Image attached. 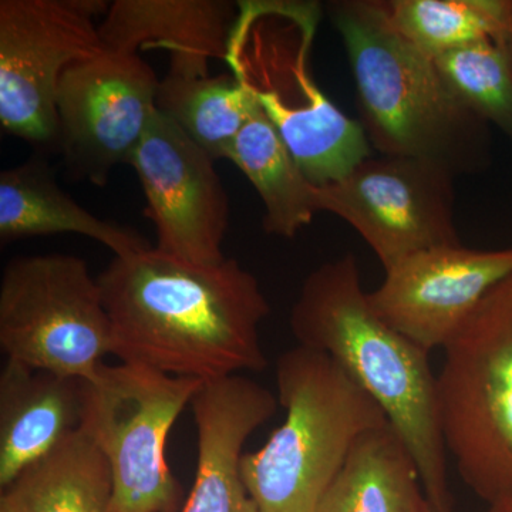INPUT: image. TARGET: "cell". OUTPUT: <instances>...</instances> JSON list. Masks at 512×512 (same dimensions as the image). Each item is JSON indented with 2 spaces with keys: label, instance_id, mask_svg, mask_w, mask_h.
Wrapping results in <instances>:
<instances>
[{
  "label": "cell",
  "instance_id": "1",
  "mask_svg": "<svg viewBox=\"0 0 512 512\" xmlns=\"http://www.w3.org/2000/svg\"><path fill=\"white\" fill-rule=\"evenodd\" d=\"M97 279L120 362L201 382L268 365L259 329L271 306L237 259L200 265L151 247L114 256Z\"/></svg>",
  "mask_w": 512,
  "mask_h": 512
},
{
  "label": "cell",
  "instance_id": "2",
  "mask_svg": "<svg viewBox=\"0 0 512 512\" xmlns=\"http://www.w3.org/2000/svg\"><path fill=\"white\" fill-rule=\"evenodd\" d=\"M289 325L299 346L332 357L382 407L419 467L429 503L453 505L430 353L373 311L355 255L340 256L309 274Z\"/></svg>",
  "mask_w": 512,
  "mask_h": 512
},
{
  "label": "cell",
  "instance_id": "3",
  "mask_svg": "<svg viewBox=\"0 0 512 512\" xmlns=\"http://www.w3.org/2000/svg\"><path fill=\"white\" fill-rule=\"evenodd\" d=\"M328 9L348 52L370 147L430 161L456 177L485 170L490 124L451 92L433 57L394 29L384 0H342Z\"/></svg>",
  "mask_w": 512,
  "mask_h": 512
},
{
  "label": "cell",
  "instance_id": "4",
  "mask_svg": "<svg viewBox=\"0 0 512 512\" xmlns=\"http://www.w3.org/2000/svg\"><path fill=\"white\" fill-rule=\"evenodd\" d=\"M320 18L312 0H242L224 60L316 187L372 156L362 124L329 100L312 72Z\"/></svg>",
  "mask_w": 512,
  "mask_h": 512
},
{
  "label": "cell",
  "instance_id": "5",
  "mask_svg": "<svg viewBox=\"0 0 512 512\" xmlns=\"http://www.w3.org/2000/svg\"><path fill=\"white\" fill-rule=\"evenodd\" d=\"M284 423L245 453L242 480L258 512H318L350 451L386 413L325 353L296 346L276 360Z\"/></svg>",
  "mask_w": 512,
  "mask_h": 512
},
{
  "label": "cell",
  "instance_id": "6",
  "mask_svg": "<svg viewBox=\"0 0 512 512\" xmlns=\"http://www.w3.org/2000/svg\"><path fill=\"white\" fill-rule=\"evenodd\" d=\"M441 429L461 480L488 505L512 503V274L444 349Z\"/></svg>",
  "mask_w": 512,
  "mask_h": 512
},
{
  "label": "cell",
  "instance_id": "7",
  "mask_svg": "<svg viewBox=\"0 0 512 512\" xmlns=\"http://www.w3.org/2000/svg\"><path fill=\"white\" fill-rule=\"evenodd\" d=\"M0 349L6 360L92 382L114 355L99 279L84 259L39 254L12 259L0 282Z\"/></svg>",
  "mask_w": 512,
  "mask_h": 512
},
{
  "label": "cell",
  "instance_id": "8",
  "mask_svg": "<svg viewBox=\"0 0 512 512\" xmlns=\"http://www.w3.org/2000/svg\"><path fill=\"white\" fill-rule=\"evenodd\" d=\"M202 383L124 362L101 366L89 382L82 430L109 464L113 512L177 510L181 485L168 466V434Z\"/></svg>",
  "mask_w": 512,
  "mask_h": 512
},
{
  "label": "cell",
  "instance_id": "9",
  "mask_svg": "<svg viewBox=\"0 0 512 512\" xmlns=\"http://www.w3.org/2000/svg\"><path fill=\"white\" fill-rule=\"evenodd\" d=\"M104 0L0 2V124L26 143L59 150L57 90L73 64L104 50Z\"/></svg>",
  "mask_w": 512,
  "mask_h": 512
},
{
  "label": "cell",
  "instance_id": "10",
  "mask_svg": "<svg viewBox=\"0 0 512 512\" xmlns=\"http://www.w3.org/2000/svg\"><path fill=\"white\" fill-rule=\"evenodd\" d=\"M454 180L430 161L372 154L345 177L318 187L319 211L355 229L386 272L424 249L461 244Z\"/></svg>",
  "mask_w": 512,
  "mask_h": 512
},
{
  "label": "cell",
  "instance_id": "11",
  "mask_svg": "<svg viewBox=\"0 0 512 512\" xmlns=\"http://www.w3.org/2000/svg\"><path fill=\"white\" fill-rule=\"evenodd\" d=\"M158 83L140 56L106 49L64 72L59 151L74 177L103 187L117 165H130L157 109Z\"/></svg>",
  "mask_w": 512,
  "mask_h": 512
},
{
  "label": "cell",
  "instance_id": "12",
  "mask_svg": "<svg viewBox=\"0 0 512 512\" xmlns=\"http://www.w3.org/2000/svg\"><path fill=\"white\" fill-rule=\"evenodd\" d=\"M212 160L156 109L131 158L153 221L157 249L200 265L224 262L227 192Z\"/></svg>",
  "mask_w": 512,
  "mask_h": 512
},
{
  "label": "cell",
  "instance_id": "13",
  "mask_svg": "<svg viewBox=\"0 0 512 512\" xmlns=\"http://www.w3.org/2000/svg\"><path fill=\"white\" fill-rule=\"evenodd\" d=\"M384 274L382 285L369 292L373 311L430 353L446 349L485 295L512 274V247L424 249Z\"/></svg>",
  "mask_w": 512,
  "mask_h": 512
},
{
  "label": "cell",
  "instance_id": "14",
  "mask_svg": "<svg viewBox=\"0 0 512 512\" xmlns=\"http://www.w3.org/2000/svg\"><path fill=\"white\" fill-rule=\"evenodd\" d=\"M276 397L241 375L205 382L192 399L197 473L181 512H258L242 480L249 437L276 413Z\"/></svg>",
  "mask_w": 512,
  "mask_h": 512
},
{
  "label": "cell",
  "instance_id": "15",
  "mask_svg": "<svg viewBox=\"0 0 512 512\" xmlns=\"http://www.w3.org/2000/svg\"><path fill=\"white\" fill-rule=\"evenodd\" d=\"M89 382L6 360L0 372V487L82 430Z\"/></svg>",
  "mask_w": 512,
  "mask_h": 512
},
{
  "label": "cell",
  "instance_id": "16",
  "mask_svg": "<svg viewBox=\"0 0 512 512\" xmlns=\"http://www.w3.org/2000/svg\"><path fill=\"white\" fill-rule=\"evenodd\" d=\"M237 15L227 0H114L99 30L106 50L165 49L171 69L205 76L211 59L225 60Z\"/></svg>",
  "mask_w": 512,
  "mask_h": 512
},
{
  "label": "cell",
  "instance_id": "17",
  "mask_svg": "<svg viewBox=\"0 0 512 512\" xmlns=\"http://www.w3.org/2000/svg\"><path fill=\"white\" fill-rule=\"evenodd\" d=\"M77 234L100 242L114 256L151 248L137 231L101 220L84 210L59 187L52 167L43 158L8 168L0 174V241Z\"/></svg>",
  "mask_w": 512,
  "mask_h": 512
},
{
  "label": "cell",
  "instance_id": "18",
  "mask_svg": "<svg viewBox=\"0 0 512 512\" xmlns=\"http://www.w3.org/2000/svg\"><path fill=\"white\" fill-rule=\"evenodd\" d=\"M318 512H431L419 467L392 424L357 440Z\"/></svg>",
  "mask_w": 512,
  "mask_h": 512
},
{
  "label": "cell",
  "instance_id": "19",
  "mask_svg": "<svg viewBox=\"0 0 512 512\" xmlns=\"http://www.w3.org/2000/svg\"><path fill=\"white\" fill-rule=\"evenodd\" d=\"M227 160L254 185L268 235L292 239L318 214V187L306 177L278 131L258 106L239 131Z\"/></svg>",
  "mask_w": 512,
  "mask_h": 512
},
{
  "label": "cell",
  "instance_id": "20",
  "mask_svg": "<svg viewBox=\"0 0 512 512\" xmlns=\"http://www.w3.org/2000/svg\"><path fill=\"white\" fill-rule=\"evenodd\" d=\"M157 110L183 130L212 160H227L256 103L232 74L171 69L158 83Z\"/></svg>",
  "mask_w": 512,
  "mask_h": 512
},
{
  "label": "cell",
  "instance_id": "21",
  "mask_svg": "<svg viewBox=\"0 0 512 512\" xmlns=\"http://www.w3.org/2000/svg\"><path fill=\"white\" fill-rule=\"evenodd\" d=\"M394 29L430 57L493 45L512 59V0H384Z\"/></svg>",
  "mask_w": 512,
  "mask_h": 512
},
{
  "label": "cell",
  "instance_id": "22",
  "mask_svg": "<svg viewBox=\"0 0 512 512\" xmlns=\"http://www.w3.org/2000/svg\"><path fill=\"white\" fill-rule=\"evenodd\" d=\"M12 485L25 512H113L109 464L83 430L64 440Z\"/></svg>",
  "mask_w": 512,
  "mask_h": 512
},
{
  "label": "cell",
  "instance_id": "23",
  "mask_svg": "<svg viewBox=\"0 0 512 512\" xmlns=\"http://www.w3.org/2000/svg\"><path fill=\"white\" fill-rule=\"evenodd\" d=\"M457 99L512 143V59L493 45L463 47L434 57Z\"/></svg>",
  "mask_w": 512,
  "mask_h": 512
},
{
  "label": "cell",
  "instance_id": "24",
  "mask_svg": "<svg viewBox=\"0 0 512 512\" xmlns=\"http://www.w3.org/2000/svg\"><path fill=\"white\" fill-rule=\"evenodd\" d=\"M0 512H25L22 500L13 485L3 490L2 498H0Z\"/></svg>",
  "mask_w": 512,
  "mask_h": 512
},
{
  "label": "cell",
  "instance_id": "25",
  "mask_svg": "<svg viewBox=\"0 0 512 512\" xmlns=\"http://www.w3.org/2000/svg\"><path fill=\"white\" fill-rule=\"evenodd\" d=\"M487 512H512V503L503 501V503L488 505Z\"/></svg>",
  "mask_w": 512,
  "mask_h": 512
},
{
  "label": "cell",
  "instance_id": "26",
  "mask_svg": "<svg viewBox=\"0 0 512 512\" xmlns=\"http://www.w3.org/2000/svg\"><path fill=\"white\" fill-rule=\"evenodd\" d=\"M431 512H454L453 505H450V507H434V505H431Z\"/></svg>",
  "mask_w": 512,
  "mask_h": 512
}]
</instances>
